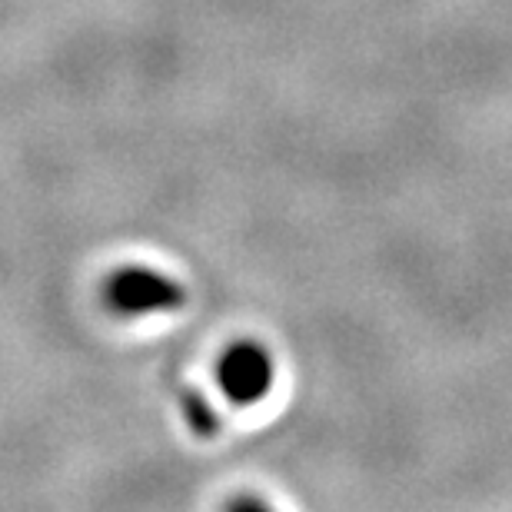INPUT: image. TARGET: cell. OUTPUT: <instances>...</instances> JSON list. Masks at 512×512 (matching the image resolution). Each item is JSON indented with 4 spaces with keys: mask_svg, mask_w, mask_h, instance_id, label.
I'll use <instances>...</instances> for the list:
<instances>
[{
    "mask_svg": "<svg viewBox=\"0 0 512 512\" xmlns=\"http://www.w3.org/2000/svg\"><path fill=\"white\" fill-rule=\"evenodd\" d=\"M187 303V290L153 266H120L104 280V306L117 316L170 313Z\"/></svg>",
    "mask_w": 512,
    "mask_h": 512,
    "instance_id": "6da1fadb",
    "label": "cell"
},
{
    "mask_svg": "<svg viewBox=\"0 0 512 512\" xmlns=\"http://www.w3.org/2000/svg\"><path fill=\"white\" fill-rule=\"evenodd\" d=\"M213 376H217L220 393L233 406H256L273 389L276 363L263 343L237 340L220 353L217 366H213Z\"/></svg>",
    "mask_w": 512,
    "mask_h": 512,
    "instance_id": "7a4b0ae2",
    "label": "cell"
},
{
    "mask_svg": "<svg viewBox=\"0 0 512 512\" xmlns=\"http://www.w3.org/2000/svg\"><path fill=\"white\" fill-rule=\"evenodd\" d=\"M183 416H187V423L197 436H213L220 429V413L200 393L183 396Z\"/></svg>",
    "mask_w": 512,
    "mask_h": 512,
    "instance_id": "3957f363",
    "label": "cell"
},
{
    "mask_svg": "<svg viewBox=\"0 0 512 512\" xmlns=\"http://www.w3.org/2000/svg\"><path fill=\"white\" fill-rule=\"evenodd\" d=\"M227 509H266L263 499H250V496H240V499H230Z\"/></svg>",
    "mask_w": 512,
    "mask_h": 512,
    "instance_id": "277c9868",
    "label": "cell"
}]
</instances>
